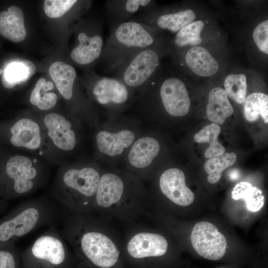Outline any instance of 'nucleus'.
<instances>
[{"label": "nucleus", "instance_id": "423d86ee", "mask_svg": "<svg viewBox=\"0 0 268 268\" xmlns=\"http://www.w3.org/2000/svg\"><path fill=\"white\" fill-rule=\"evenodd\" d=\"M77 259L56 226L38 237L21 254V268H73Z\"/></svg>", "mask_w": 268, "mask_h": 268}, {"label": "nucleus", "instance_id": "473e14b6", "mask_svg": "<svg viewBox=\"0 0 268 268\" xmlns=\"http://www.w3.org/2000/svg\"><path fill=\"white\" fill-rule=\"evenodd\" d=\"M255 43L259 49L268 54V20L261 22L255 28L253 33Z\"/></svg>", "mask_w": 268, "mask_h": 268}, {"label": "nucleus", "instance_id": "393cba45", "mask_svg": "<svg viewBox=\"0 0 268 268\" xmlns=\"http://www.w3.org/2000/svg\"><path fill=\"white\" fill-rule=\"evenodd\" d=\"M220 131V127L212 123L205 126L195 134L194 138L197 142H207L209 144L204 153L206 158L217 156L225 153V147L218 140Z\"/></svg>", "mask_w": 268, "mask_h": 268}, {"label": "nucleus", "instance_id": "f257e3e1", "mask_svg": "<svg viewBox=\"0 0 268 268\" xmlns=\"http://www.w3.org/2000/svg\"><path fill=\"white\" fill-rule=\"evenodd\" d=\"M61 208L60 232L72 248L79 264L91 268H121L122 238L111 220Z\"/></svg>", "mask_w": 268, "mask_h": 268}, {"label": "nucleus", "instance_id": "f03ea898", "mask_svg": "<svg viewBox=\"0 0 268 268\" xmlns=\"http://www.w3.org/2000/svg\"><path fill=\"white\" fill-rule=\"evenodd\" d=\"M151 206L145 190L136 179L107 172L101 174L92 213L130 224L147 217Z\"/></svg>", "mask_w": 268, "mask_h": 268}, {"label": "nucleus", "instance_id": "c9c22d12", "mask_svg": "<svg viewBox=\"0 0 268 268\" xmlns=\"http://www.w3.org/2000/svg\"></svg>", "mask_w": 268, "mask_h": 268}, {"label": "nucleus", "instance_id": "ddd939ff", "mask_svg": "<svg viewBox=\"0 0 268 268\" xmlns=\"http://www.w3.org/2000/svg\"><path fill=\"white\" fill-rule=\"evenodd\" d=\"M158 187L161 195L174 205L186 206L194 201V194L187 186L185 174L180 169L164 171L159 178Z\"/></svg>", "mask_w": 268, "mask_h": 268}, {"label": "nucleus", "instance_id": "1a4fd4ad", "mask_svg": "<svg viewBox=\"0 0 268 268\" xmlns=\"http://www.w3.org/2000/svg\"><path fill=\"white\" fill-rule=\"evenodd\" d=\"M158 84L153 82L157 89L160 99L166 112L173 117L184 116L190 110L191 101L184 82L178 77L166 76L160 79L157 73L154 74Z\"/></svg>", "mask_w": 268, "mask_h": 268}, {"label": "nucleus", "instance_id": "c756f323", "mask_svg": "<svg viewBox=\"0 0 268 268\" xmlns=\"http://www.w3.org/2000/svg\"><path fill=\"white\" fill-rule=\"evenodd\" d=\"M225 91L229 97L238 104L245 102L247 91L246 77L243 74L228 75L224 80Z\"/></svg>", "mask_w": 268, "mask_h": 268}, {"label": "nucleus", "instance_id": "cd10ccee", "mask_svg": "<svg viewBox=\"0 0 268 268\" xmlns=\"http://www.w3.org/2000/svg\"><path fill=\"white\" fill-rule=\"evenodd\" d=\"M236 160L237 155L234 152H225L209 158L204 164V170L208 174V182L212 184L218 182L223 171L233 165Z\"/></svg>", "mask_w": 268, "mask_h": 268}, {"label": "nucleus", "instance_id": "39448f33", "mask_svg": "<svg viewBox=\"0 0 268 268\" xmlns=\"http://www.w3.org/2000/svg\"><path fill=\"white\" fill-rule=\"evenodd\" d=\"M101 175L91 167L67 170L60 177L56 200L71 212L92 213Z\"/></svg>", "mask_w": 268, "mask_h": 268}, {"label": "nucleus", "instance_id": "dca6fc26", "mask_svg": "<svg viewBox=\"0 0 268 268\" xmlns=\"http://www.w3.org/2000/svg\"><path fill=\"white\" fill-rule=\"evenodd\" d=\"M44 122L49 137L57 147L67 151L74 148L75 134L69 121L60 114L51 113L45 116Z\"/></svg>", "mask_w": 268, "mask_h": 268}, {"label": "nucleus", "instance_id": "6e6552de", "mask_svg": "<svg viewBox=\"0 0 268 268\" xmlns=\"http://www.w3.org/2000/svg\"><path fill=\"white\" fill-rule=\"evenodd\" d=\"M159 42L130 56L114 72L132 90H140L158 70L161 60Z\"/></svg>", "mask_w": 268, "mask_h": 268}, {"label": "nucleus", "instance_id": "f8f14e48", "mask_svg": "<svg viewBox=\"0 0 268 268\" xmlns=\"http://www.w3.org/2000/svg\"><path fill=\"white\" fill-rule=\"evenodd\" d=\"M5 172L12 183L9 198L29 194L39 185V172L26 156L19 155L9 158L6 164Z\"/></svg>", "mask_w": 268, "mask_h": 268}, {"label": "nucleus", "instance_id": "aec40b11", "mask_svg": "<svg viewBox=\"0 0 268 268\" xmlns=\"http://www.w3.org/2000/svg\"><path fill=\"white\" fill-rule=\"evenodd\" d=\"M159 150V143L155 138L150 136L140 138L133 143L130 150L129 163L136 169H144L151 164Z\"/></svg>", "mask_w": 268, "mask_h": 268}, {"label": "nucleus", "instance_id": "0eeeda50", "mask_svg": "<svg viewBox=\"0 0 268 268\" xmlns=\"http://www.w3.org/2000/svg\"><path fill=\"white\" fill-rule=\"evenodd\" d=\"M122 238V257L140 268H147L151 261L167 255L171 246L167 238L147 225L127 224Z\"/></svg>", "mask_w": 268, "mask_h": 268}, {"label": "nucleus", "instance_id": "b1692460", "mask_svg": "<svg viewBox=\"0 0 268 268\" xmlns=\"http://www.w3.org/2000/svg\"><path fill=\"white\" fill-rule=\"evenodd\" d=\"M36 69L35 65L28 60L10 62L2 71V84L7 89L12 88L28 80L34 74Z\"/></svg>", "mask_w": 268, "mask_h": 268}, {"label": "nucleus", "instance_id": "c85d7f7f", "mask_svg": "<svg viewBox=\"0 0 268 268\" xmlns=\"http://www.w3.org/2000/svg\"><path fill=\"white\" fill-rule=\"evenodd\" d=\"M204 27L201 20L193 22L179 30L174 36L173 43L177 48L197 46L202 41L201 33Z\"/></svg>", "mask_w": 268, "mask_h": 268}, {"label": "nucleus", "instance_id": "f704fd0d", "mask_svg": "<svg viewBox=\"0 0 268 268\" xmlns=\"http://www.w3.org/2000/svg\"><path fill=\"white\" fill-rule=\"evenodd\" d=\"M3 70L2 69L0 70V74H1L2 73Z\"/></svg>", "mask_w": 268, "mask_h": 268}, {"label": "nucleus", "instance_id": "2f4dec72", "mask_svg": "<svg viewBox=\"0 0 268 268\" xmlns=\"http://www.w3.org/2000/svg\"><path fill=\"white\" fill-rule=\"evenodd\" d=\"M20 258L14 246L0 248V268H21Z\"/></svg>", "mask_w": 268, "mask_h": 268}, {"label": "nucleus", "instance_id": "7c9ffc66", "mask_svg": "<svg viewBox=\"0 0 268 268\" xmlns=\"http://www.w3.org/2000/svg\"><path fill=\"white\" fill-rule=\"evenodd\" d=\"M78 2L76 0H46L44 2V12L50 18H59L70 10Z\"/></svg>", "mask_w": 268, "mask_h": 268}, {"label": "nucleus", "instance_id": "a211bd4d", "mask_svg": "<svg viewBox=\"0 0 268 268\" xmlns=\"http://www.w3.org/2000/svg\"><path fill=\"white\" fill-rule=\"evenodd\" d=\"M134 139V133L127 130L116 133L102 131L97 134L96 137L99 151L109 156L121 154L125 149L133 143Z\"/></svg>", "mask_w": 268, "mask_h": 268}, {"label": "nucleus", "instance_id": "f3484780", "mask_svg": "<svg viewBox=\"0 0 268 268\" xmlns=\"http://www.w3.org/2000/svg\"><path fill=\"white\" fill-rule=\"evenodd\" d=\"M12 134L10 142L14 146L34 150L41 144L39 125L34 121L23 118L16 122L10 128Z\"/></svg>", "mask_w": 268, "mask_h": 268}, {"label": "nucleus", "instance_id": "a878e982", "mask_svg": "<svg viewBox=\"0 0 268 268\" xmlns=\"http://www.w3.org/2000/svg\"><path fill=\"white\" fill-rule=\"evenodd\" d=\"M244 114L250 122L257 121L260 117L266 124L268 122V96L263 93L256 92L249 95L245 101Z\"/></svg>", "mask_w": 268, "mask_h": 268}, {"label": "nucleus", "instance_id": "5701e85b", "mask_svg": "<svg viewBox=\"0 0 268 268\" xmlns=\"http://www.w3.org/2000/svg\"><path fill=\"white\" fill-rule=\"evenodd\" d=\"M49 72L63 98L70 100L73 95V86L77 78L74 67L63 62H56L50 66Z\"/></svg>", "mask_w": 268, "mask_h": 268}, {"label": "nucleus", "instance_id": "7ed1b4c3", "mask_svg": "<svg viewBox=\"0 0 268 268\" xmlns=\"http://www.w3.org/2000/svg\"><path fill=\"white\" fill-rule=\"evenodd\" d=\"M62 218V208L49 199L21 203L0 220V248L14 246L17 240L39 227L56 226Z\"/></svg>", "mask_w": 268, "mask_h": 268}, {"label": "nucleus", "instance_id": "6ab92c4d", "mask_svg": "<svg viewBox=\"0 0 268 268\" xmlns=\"http://www.w3.org/2000/svg\"><path fill=\"white\" fill-rule=\"evenodd\" d=\"M24 19L22 9L15 5L0 12V34L13 42L22 41L26 37Z\"/></svg>", "mask_w": 268, "mask_h": 268}, {"label": "nucleus", "instance_id": "4be33fe9", "mask_svg": "<svg viewBox=\"0 0 268 268\" xmlns=\"http://www.w3.org/2000/svg\"><path fill=\"white\" fill-rule=\"evenodd\" d=\"M189 68L201 76H211L218 71L219 66L216 60L205 48L195 46L189 50L185 56Z\"/></svg>", "mask_w": 268, "mask_h": 268}, {"label": "nucleus", "instance_id": "4468645a", "mask_svg": "<svg viewBox=\"0 0 268 268\" xmlns=\"http://www.w3.org/2000/svg\"><path fill=\"white\" fill-rule=\"evenodd\" d=\"M101 23L97 22L92 32L81 31L77 36L78 44L70 57L79 66H88L101 59L104 47Z\"/></svg>", "mask_w": 268, "mask_h": 268}, {"label": "nucleus", "instance_id": "72a5a7b5", "mask_svg": "<svg viewBox=\"0 0 268 268\" xmlns=\"http://www.w3.org/2000/svg\"><path fill=\"white\" fill-rule=\"evenodd\" d=\"M239 177V172L237 169H233L229 173V177L230 179L235 180L238 179Z\"/></svg>", "mask_w": 268, "mask_h": 268}, {"label": "nucleus", "instance_id": "2eb2a0df", "mask_svg": "<svg viewBox=\"0 0 268 268\" xmlns=\"http://www.w3.org/2000/svg\"><path fill=\"white\" fill-rule=\"evenodd\" d=\"M153 3L151 0H106L104 6L105 17L110 29L130 20Z\"/></svg>", "mask_w": 268, "mask_h": 268}, {"label": "nucleus", "instance_id": "9b49d317", "mask_svg": "<svg viewBox=\"0 0 268 268\" xmlns=\"http://www.w3.org/2000/svg\"><path fill=\"white\" fill-rule=\"evenodd\" d=\"M91 77V94L99 104L108 108H120L131 101L133 90L117 77L97 74Z\"/></svg>", "mask_w": 268, "mask_h": 268}, {"label": "nucleus", "instance_id": "412c9836", "mask_svg": "<svg viewBox=\"0 0 268 268\" xmlns=\"http://www.w3.org/2000/svg\"><path fill=\"white\" fill-rule=\"evenodd\" d=\"M233 111L225 90L221 87L213 88L208 95L206 110L207 119L213 123L222 125Z\"/></svg>", "mask_w": 268, "mask_h": 268}, {"label": "nucleus", "instance_id": "20e7f679", "mask_svg": "<svg viewBox=\"0 0 268 268\" xmlns=\"http://www.w3.org/2000/svg\"><path fill=\"white\" fill-rule=\"evenodd\" d=\"M157 30L132 20L110 29L100 59L105 72H113L132 55L158 42Z\"/></svg>", "mask_w": 268, "mask_h": 268}, {"label": "nucleus", "instance_id": "9d476101", "mask_svg": "<svg viewBox=\"0 0 268 268\" xmlns=\"http://www.w3.org/2000/svg\"><path fill=\"white\" fill-rule=\"evenodd\" d=\"M191 241L195 251L201 257L215 261L224 255L227 240L224 235L212 223L200 221L194 226Z\"/></svg>", "mask_w": 268, "mask_h": 268}, {"label": "nucleus", "instance_id": "bb28decb", "mask_svg": "<svg viewBox=\"0 0 268 268\" xmlns=\"http://www.w3.org/2000/svg\"><path fill=\"white\" fill-rule=\"evenodd\" d=\"M54 88V84L46 81L45 78H40L36 82L29 99L30 102L39 109L47 110L53 108L56 104L58 97L52 92H48Z\"/></svg>", "mask_w": 268, "mask_h": 268}]
</instances>
